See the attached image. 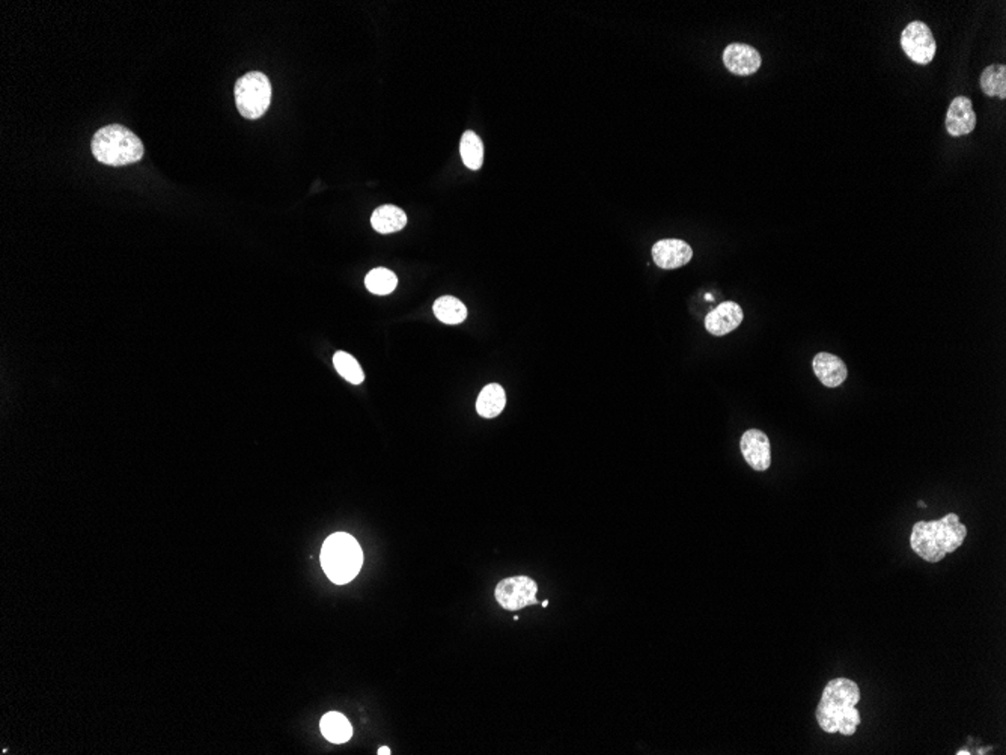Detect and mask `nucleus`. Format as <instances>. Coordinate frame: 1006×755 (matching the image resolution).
I'll return each mask as SVG.
<instances>
[{"mask_svg": "<svg viewBox=\"0 0 1006 755\" xmlns=\"http://www.w3.org/2000/svg\"><path fill=\"white\" fill-rule=\"evenodd\" d=\"M860 702V689L850 678H835L824 687L816 707V721L821 728L835 735H853L860 726V713L856 704Z\"/></svg>", "mask_w": 1006, "mask_h": 755, "instance_id": "nucleus-1", "label": "nucleus"}, {"mask_svg": "<svg viewBox=\"0 0 1006 755\" xmlns=\"http://www.w3.org/2000/svg\"><path fill=\"white\" fill-rule=\"evenodd\" d=\"M968 535V528L955 513L942 519L921 520L914 524L910 545L913 552L927 563H940L945 556L961 548Z\"/></svg>", "mask_w": 1006, "mask_h": 755, "instance_id": "nucleus-2", "label": "nucleus"}, {"mask_svg": "<svg viewBox=\"0 0 1006 755\" xmlns=\"http://www.w3.org/2000/svg\"><path fill=\"white\" fill-rule=\"evenodd\" d=\"M93 158L108 166H127L145 154L143 143L130 128L110 124L100 128L91 142Z\"/></svg>", "mask_w": 1006, "mask_h": 755, "instance_id": "nucleus-3", "label": "nucleus"}, {"mask_svg": "<svg viewBox=\"0 0 1006 755\" xmlns=\"http://www.w3.org/2000/svg\"><path fill=\"white\" fill-rule=\"evenodd\" d=\"M363 565V552L353 535L337 532L324 541L321 567L333 584L344 585L356 578Z\"/></svg>", "mask_w": 1006, "mask_h": 755, "instance_id": "nucleus-4", "label": "nucleus"}, {"mask_svg": "<svg viewBox=\"0 0 1006 755\" xmlns=\"http://www.w3.org/2000/svg\"><path fill=\"white\" fill-rule=\"evenodd\" d=\"M235 104L247 119H258L272 103V84L265 74L250 71L235 84Z\"/></svg>", "mask_w": 1006, "mask_h": 755, "instance_id": "nucleus-5", "label": "nucleus"}, {"mask_svg": "<svg viewBox=\"0 0 1006 755\" xmlns=\"http://www.w3.org/2000/svg\"><path fill=\"white\" fill-rule=\"evenodd\" d=\"M538 585L528 576L503 579L494 591L498 604L507 611H518L537 605Z\"/></svg>", "mask_w": 1006, "mask_h": 755, "instance_id": "nucleus-6", "label": "nucleus"}, {"mask_svg": "<svg viewBox=\"0 0 1006 755\" xmlns=\"http://www.w3.org/2000/svg\"><path fill=\"white\" fill-rule=\"evenodd\" d=\"M901 47L904 53L907 54L914 64L919 65H929L934 60L937 50L933 32L923 21H912L903 30Z\"/></svg>", "mask_w": 1006, "mask_h": 755, "instance_id": "nucleus-7", "label": "nucleus"}, {"mask_svg": "<svg viewBox=\"0 0 1006 755\" xmlns=\"http://www.w3.org/2000/svg\"><path fill=\"white\" fill-rule=\"evenodd\" d=\"M740 450L749 467L758 472L767 471L772 465V447L767 434L750 428L740 439Z\"/></svg>", "mask_w": 1006, "mask_h": 755, "instance_id": "nucleus-8", "label": "nucleus"}, {"mask_svg": "<svg viewBox=\"0 0 1006 755\" xmlns=\"http://www.w3.org/2000/svg\"><path fill=\"white\" fill-rule=\"evenodd\" d=\"M761 62V54L752 45L733 43L723 52V64L735 76L757 73Z\"/></svg>", "mask_w": 1006, "mask_h": 755, "instance_id": "nucleus-9", "label": "nucleus"}, {"mask_svg": "<svg viewBox=\"0 0 1006 755\" xmlns=\"http://www.w3.org/2000/svg\"><path fill=\"white\" fill-rule=\"evenodd\" d=\"M653 258L660 269H679L694 258V249L686 241L665 239L653 246Z\"/></svg>", "mask_w": 1006, "mask_h": 755, "instance_id": "nucleus-10", "label": "nucleus"}, {"mask_svg": "<svg viewBox=\"0 0 1006 755\" xmlns=\"http://www.w3.org/2000/svg\"><path fill=\"white\" fill-rule=\"evenodd\" d=\"M946 130L953 138H961L977 127V113L968 97H955L946 113Z\"/></svg>", "mask_w": 1006, "mask_h": 755, "instance_id": "nucleus-11", "label": "nucleus"}, {"mask_svg": "<svg viewBox=\"0 0 1006 755\" xmlns=\"http://www.w3.org/2000/svg\"><path fill=\"white\" fill-rule=\"evenodd\" d=\"M744 314L740 304L735 302H723L705 317V328L714 337H723L735 330L742 324Z\"/></svg>", "mask_w": 1006, "mask_h": 755, "instance_id": "nucleus-12", "label": "nucleus"}, {"mask_svg": "<svg viewBox=\"0 0 1006 755\" xmlns=\"http://www.w3.org/2000/svg\"><path fill=\"white\" fill-rule=\"evenodd\" d=\"M812 368H814L816 378L826 388H838L847 380V376H848V369H847L844 361L838 358L836 354L826 353V352L815 354V358L812 361Z\"/></svg>", "mask_w": 1006, "mask_h": 755, "instance_id": "nucleus-13", "label": "nucleus"}, {"mask_svg": "<svg viewBox=\"0 0 1006 755\" xmlns=\"http://www.w3.org/2000/svg\"><path fill=\"white\" fill-rule=\"evenodd\" d=\"M371 225L380 234H392L407 225V215L396 206H381L371 216Z\"/></svg>", "mask_w": 1006, "mask_h": 755, "instance_id": "nucleus-14", "label": "nucleus"}, {"mask_svg": "<svg viewBox=\"0 0 1006 755\" xmlns=\"http://www.w3.org/2000/svg\"><path fill=\"white\" fill-rule=\"evenodd\" d=\"M507 406V394L498 383L487 385L476 400V410L483 418H496Z\"/></svg>", "mask_w": 1006, "mask_h": 755, "instance_id": "nucleus-15", "label": "nucleus"}, {"mask_svg": "<svg viewBox=\"0 0 1006 755\" xmlns=\"http://www.w3.org/2000/svg\"><path fill=\"white\" fill-rule=\"evenodd\" d=\"M320 727L324 737L332 743H345L352 739V724L348 721L347 716L341 715L337 711H330L328 715H324Z\"/></svg>", "mask_w": 1006, "mask_h": 755, "instance_id": "nucleus-16", "label": "nucleus"}, {"mask_svg": "<svg viewBox=\"0 0 1006 755\" xmlns=\"http://www.w3.org/2000/svg\"><path fill=\"white\" fill-rule=\"evenodd\" d=\"M434 314L437 319L445 324H459L467 319V308L461 300L454 296H443L435 300Z\"/></svg>", "mask_w": 1006, "mask_h": 755, "instance_id": "nucleus-17", "label": "nucleus"}, {"mask_svg": "<svg viewBox=\"0 0 1006 755\" xmlns=\"http://www.w3.org/2000/svg\"><path fill=\"white\" fill-rule=\"evenodd\" d=\"M459 152H461V158H463L466 166L472 171L481 169L483 162H484V143L476 133L467 130L463 134L461 142H459Z\"/></svg>", "mask_w": 1006, "mask_h": 755, "instance_id": "nucleus-18", "label": "nucleus"}, {"mask_svg": "<svg viewBox=\"0 0 1006 755\" xmlns=\"http://www.w3.org/2000/svg\"><path fill=\"white\" fill-rule=\"evenodd\" d=\"M981 89L988 97L1006 99V67L1005 65H990L981 74Z\"/></svg>", "mask_w": 1006, "mask_h": 755, "instance_id": "nucleus-19", "label": "nucleus"}, {"mask_svg": "<svg viewBox=\"0 0 1006 755\" xmlns=\"http://www.w3.org/2000/svg\"><path fill=\"white\" fill-rule=\"evenodd\" d=\"M365 285H367L368 291H371L372 295H391L392 291H395L396 285H398V278L392 270L378 267V269L371 270L368 273L367 278H365Z\"/></svg>", "mask_w": 1006, "mask_h": 755, "instance_id": "nucleus-20", "label": "nucleus"}, {"mask_svg": "<svg viewBox=\"0 0 1006 755\" xmlns=\"http://www.w3.org/2000/svg\"><path fill=\"white\" fill-rule=\"evenodd\" d=\"M333 365L337 368V373L353 385H361L365 380L363 369L352 354L345 353V352H337L333 356Z\"/></svg>", "mask_w": 1006, "mask_h": 755, "instance_id": "nucleus-21", "label": "nucleus"}, {"mask_svg": "<svg viewBox=\"0 0 1006 755\" xmlns=\"http://www.w3.org/2000/svg\"><path fill=\"white\" fill-rule=\"evenodd\" d=\"M378 754H380V755H383V754L389 755V754H391V750H389V748H387V746H385V748H383V746H381L380 750H378Z\"/></svg>", "mask_w": 1006, "mask_h": 755, "instance_id": "nucleus-22", "label": "nucleus"}]
</instances>
